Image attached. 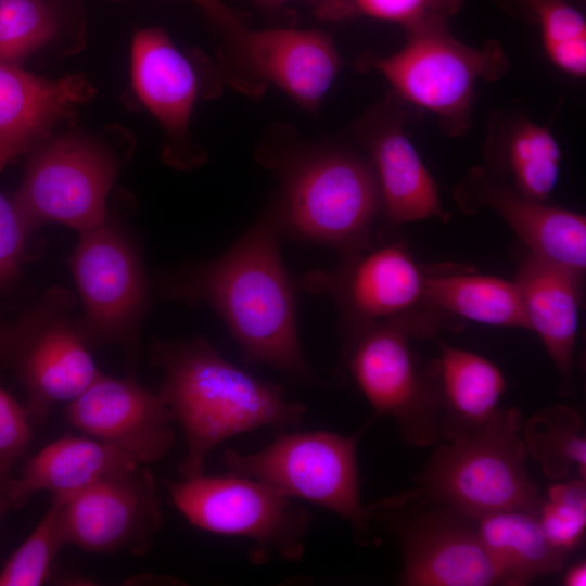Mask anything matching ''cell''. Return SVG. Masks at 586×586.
I'll use <instances>...</instances> for the list:
<instances>
[{
    "label": "cell",
    "mask_w": 586,
    "mask_h": 586,
    "mask_svg": "<svg viewBox=\"0 0 586 586\" xmlns=\"http://www.w3.org/2000/svg\"><path fill=\"white\" fill-rule=\"evenodd\" d=\"M68 266L82 305L75 324L87 346L118 345L132 353L149 306V284L126 234L107 220L80 232Z\"/></svg>",
    "instance_id": "obj_12"
},
{
    "label": "cell",
    "mask_w": 586,
    "mask_h": 586,
    "mask_svg": "<svg viewBox=\"0 0 586 586\" xmlns=\"http://www.w3.org/2000/svg\"><path fill=\"white\" fill-rule=\"evenodd\" d=\"M582 275L530 252L521 262L514 281L522 294L531 330L540 337L563 384L570 380L573 369Z\"/></svg>",
    "instance_id": "obj_21"
},
{
    "label": "cell",
    "mask_w": 586,
    "mask_h": 586,
    "mask_svg": "<svg viewBox=\"0 0 586 586\" xmlns=\"http://www.w3.org/2000/svg\"><path fill=\"white\" fill-rule=\"evenodd\" d=\"M424 293L432 308L484 324L531 330L515 282L470 273L425 275Z\"/></svg>",
    "instance_id": "obj_26"
},
{
    "label": "cell",
    "mask_w": 586,
    "mask_h": 586,
    "mask_svg": "<svg viewBox=\"0 0 586 586\" xmlns=\"http://www.w3.org/2000/svg\"><path fill=\"white\" fill-rule=\"evenodd\" d=\"M522 412L500 408L479 431L441 441L418 476L430 498L469 517L509 510L538 513L544 496L527 474Z\"/></svg>",
    "instance_id": "obj_5"
},
{
    "label": "cell",
    "mask_w": 586,
    "mask_h": 586,
    "mask_svg": "<svg viewBox=\"0 0 586 586\" xmlns=\"http://www.w3.org/2000/svg\"><path fill=\"white\" fill-rule=\"evenodd\" d=\"M86 436L112 445L139 464L161 460L175 442L171 412L157 394L133 378L102 372L65 409Z\"/></svg>",
    "instance_id": "obj_16"
},
{
    "label": "cell",
    "mask_w": 586,
    "mask_h": 586,
    "mask_svg": "<svg viewBox=\"0 0 586 586\" xmlns=\"http://www.w3.org/2000/svg\"><path fill=\"white\" fill-rule=\"evenodd\" d=\"M412 327L392 319L344 329L343 357L375 415L393 418L407 445L424 447L441 442L440 403L431 371L409 347Z\"/></svg>",
    "instance_id": "obj_9"
},
{
    "label": "cell",
    "mask_w": 586,
    "mask_h": 586,
    "mask_svg": "<svg viewBox=\"0 0 586 586\" xmlns=\"http://www.w3.org/2000/svg\"><path fill=\"white\" fill-rule=\"evenodd\" d=\"M131 462L104 442L86 435L63 436L28 459L20 474L5 483V499L9 508L21 509L39 492L72 497L109 471Z\"/></svg>",
    "instance_id": "obj_24"
},
{
    "label": "cell",
    "mask_w": 586,
    "mask_h": 586,
    "mask_svg": "<svg viewBox=\"0 0 586 586\" xmlns=\"http://www.w3.org/2000/svg\"><path fill=\"white\" fill-rule=\"evenodd\" d=\"M179 512L193 526L255 543L283 560L303 557L310 515L293 498L245 476L204 474L166 483Z\"/></svg>",
    "instance_id": "obj_11"
},
{
    "label": "cell",
    "mask_w": 586,
    "mask_h": 586,
    "mask_svg": "<svg viewBox=\"0 0 586 586\" xmlns=\"http://www.w3.org/2000/svg\"><path fill=\"white\" fill-rule=\"evenodd\" d=\"M565 586H585L586 585V564L584 561L571 565L564 576Z\"/></svg>",
    "instance_id": "obj_37"
},
{
    "label": "cell",
    "mask_w": 586,
    "mask_h": 586,
    "mask_svg": "<svg viewBox=\"0 0 586 586\" xmlns=\"http://www.w3.org/2000/svg\"><path fill=\"white\" fill-rule=\"evenodd\" d=\"M31 424L26 408L0 387V487L12 477L14 466L29 446Z\"/></svg>",
    "instance_id": "obj_33"
},
{
    "label": "cell",
    "mask_w": 586,
    "mask_h": 586,
    "mask_svg": "<svg viewBox=\"0 0 586 586\" xmlns=\"http://www.w3.org/2000/svg\"><path fill=\"white\" fill-rule=\"evenodd\" d=\"M93 93L81 75L51 80L0 62V170L72 117Z\"/></svg>",
    "instance_id": "obj_20"
},
{
    "label": "cell",
    "mask_w": 586,
    "mask_h": 586,
    "mask_svg": "<svg viewBox=\"0 0 586 586\" xmlns=\"http://www.w3.org/2000/svg\"><path fill=\"white\" fill-rule=\"evenodd\" d=\"M464 0H347L345 20L355 16L396 23L405 30L432 20H448Z\"/></svg>",
    "instance_id": "obj_32"
},
{
    "label": "cell",
    "mask_w": 586,
    "mask_h": 586,
    "mask_svg": "<svg viewBox=\"0 0 586 586\" xmlns=\"http://www.w3.org/2000/svg\"><path fill=\"white\" fill-rule=\"evenodd\" d=\"M537 519L550 545L569 556L585 535V477L573 476L552 484L543 499Z\"/></svg>",
    "instance_id": "obj_31"
},
{
    "label": "cell",
    "mask_w": 586,
    "mask_h": 586,
    "mask_svg": "<svg viewBox=\"0 0 586 586\" xmlns=\"http://www.w3.org/2000/svg\"><path fill=\"white\" fill-rule=\"evenodd\" d=\"M521 435L527 456L550 479L585 477L586 438L582 416L565 405H550L523 421Z\"/></svg>",
    "instance_id": "obj_27"
},
{
    "label": "cell",
    "mask_w": 586,
    "mask_h": 586,
    "mask_svg": "<svg viewBox=\"0 0 586 586\" xmlns=\"http://www.w3.org/2000/svg\"><path fill=\"white\" fill-rule=\"evenodd\" d=\"M69 497L52 495L44 515L0 570V586H40L66 544L64 506Z\"/></svg>",
    "instance_id": "obj_29"
},
{
    "label": "cell",
    "mask_w": 586,
    "mask_h": 586,
    "mask_svg": "<svg viewBox=\"0 0 586 586\" xmlns=\"http://www.w3.org/2000/svg\"><path fill=\"white\" fill-rule=\"evenodd\" d=\"M484 156L485 167L532 200L546 202L557 183L561 152L556 138L521 113H494Z\"/></svg>",
    "instance_id": "obj_23"
},
{
    "label": "cell",
    "mask_w": 586,
    "mask_h": 586,
    "mask_svg": "<svg viewBox=\"0 0 586 586\" xmlns=\"http://www.w3.org/2000/svg\"><path fill=\"white\" fill-rule=\"evenodd\" d=\"M76 300L62 286L48 290L15 324L0 334V358L27 394L31 423L78 396L99 374L69 313Z\"/></svg>",
    "instance_id": "obj_10"
},
{
    "label": "cell",
    "mask_w": 586,
    "mask_h": 586,
    "mask_svg": "<svg viewBox=\"0 0 586 586\" xmlns=\"http://www.w3.org/2000/svg\"><path fill=\"white\" fill-rule=\"evenodd\" d=\"M28 232L13 202L0 193V284L17 273Z\"/></svg>",
    "instance_id": "obj_34"
},
{
    "label": "cell",
    "mask_w": 586,
    "mask_h": 586,
    "mask_svg": "<svg viewBox=\"0 0 586 586\" xmlns=\"http://www.w3.org/2000/svg\"><path fill=\"white\" fill-rule=\"evenodd\" d=\"M151 361L163 373L157 395L186 436L181 479L204 474L206 458L225 440L260 428L297 426L307 411L281 385L243 371L202 336L155 340Z\"/></svg>",
    "instance_id": "obj_2"
},
{
    "label": "cell",
    "mask_w": 586,
    "mask_h": 586,
    "mask_svg": "<svg viewBox=\"0 0 586 586\" xmlns=\"http://www.w3.org/2000/svg\"><path fill=\"white\" fill-rule=\"evenodd\" d=\"M366 428L349 436L323 431L283 434L256 453L226 449L221 462L230 474L260 481L339 514L366 540L357 467V443Z\"/></svg>",
    "instance_id": "obj_8"
},
{
    "label": "cell",
    "mask_w": 586,
    "mask_h": 586,
    "mask_svg": "<svg viewBox=\"0 0 586 586\" xmlns=\"http://www.w3.org/2000/svg\"><path fill=\"white\" fill-rule=\"evenodd\" d=\"M119 169L107 133H50L29 150L12 202L29 232L51 222L82 232L107 220L106 196Z\"/></svg>",
    "instance_id": "obj_7"
},
{
    "label": "cell",
    "mask_w": 586,
    "mask_h": 586,
    "mask_svg": "<svg viewBox=\"0 0 586 586\" xmlns=\"http://www.w3.org/2000/svg\"><path fill=\"white\" fill-rule=\"evenodd\" d=\"M454 194L466 212L485 207L500 215L530 252L584 272V215L526 198L485 166L471 168Z\"/></svg>",
    "instance_id": "obj_17"
},
{
    "label": "cell",
    "mask_w": 586,
    "mask_h": 586,
    "mask_svg": "<svg viewBox=\"0 0 586 586\" xmlns=\"http://www.w3.org/2000/svg\"><path fill=\"white\" fill-rule=\"evenodd\" d=\"M477 531L499 585H527L562 570L568 558L550 545L535 513L521 510L491 513L477 519Z\"/></svg>",
    "instance_id": "obj_25"
},
{
    "label": "cell",
    "mask_w": 586,
    "mask_h": 586,
    "mask_svg": "<svg viewBox=\"0 0 586 586\" xmlns=\"http://www.w3.org/2000/svg\"><path fill=\"white\" fill-rule=\"evenodd\" d=\"M198 4L207 17L224 31L230 35L242 28L244 25L221 0H192Z\"/></svg>",
    "instance_id": "obj_35"
},
{
    "label": "cell",
    "mask_w": 586,
    "mask_h": 586,
    "mask_svg": "<svg viewBox=\"0 0 586 586\" xmlns=\"http://www.w3.org/2000/svg\"><path fill=\"white\" fill-rule=\"evenodd\" d=\"M425 275L399 242L343 253L331 270L315 269L296 279L300 291L328 294L344 329L398 318H415L425 302Z\"/></svg>",
    "instance_id": "obj_15"
},
{
    "label": "cell",
    "mask_w": 586,
    "mask_h": 586,
    "mask_svg": "<svg viewBox=\"0 0 586 586\" xmlns=\"http://www.w3.org/2000/svg\"><path fill=\"white\" fill-rule=\"evenodd\" d=\"M162 524L152 472L127 463L103 474L64 506L66 544L100 555H145Z\"/></svg>",
    "instance_id": "obj_13"
},
{
    "label": "cell",
    "mask_w": 586,
    "mask_h": 586,
    "mask_svg": "<svg viewBox=\"0 0 586 586\" xmlns=\"http://www.w3.org/2000/svg\"><path fill=\"white\" fill-rule=\"evenodd\" d=\"M403 102L392 92L360 125L380 188L381 212L390 225L444 217L436 184L405 132Z\"/></svg>",
    "instance_id": "obj_18"
},
{
    "label": "cell",
    "mask_w": 586,
    "mask_h": 586,
    "mask_svg": "<svg viewBox=\"0 0 586 586\" xmlns=\"http://www.w3.org/2000/svg\"><path fill=\"white\" fill-rule=\"evenodd\" d=\"M260 3L269 5V7H278L288 0H258Z\"/></svg>",
    "instance_id": "obj_39"
},
{
    "label": "cell",
    "mask_w": 586,
    "mask_h": 586,
    "mask_svg": "<svg viewBox=\"0 0 586 586\" xmlns=\"http://www.w3.org/2000/svg\"><path fill=\"white\" fill-rule=\"evenodd\" d=\"M536 22L544 50L563 73L582 78L586 74V21L565 0H513Z\"/></svg>",
    "instance_id": "obj_28"
},
{
    "label": "cell",
    "mask_w": 586,
    "mask_h": 586,
    "mask_svg": "<svg viewBox=\"0 0 586 586\" xmlns=\"http://www.w3.org/2000/svg\"><path fill=\"white\" fill-rule=\"evenodd\" d=\"M229 78L256 93L273 85L303 109L315 112L342 67L332 37L315 29H249L226 36Z\"/></svg>",
    "instance_id": "obj_14"
},
{
    "label": "cell",
    "mask_w": 586,
    "mask_h": 586,
    "mask_svg": "<svg viewBox=\"0 0 586 586\" xmlns=\"http://www.w3.org/2000/svg\"><path fill=\"white\" fill-rule=\"evenodd\" d=\"M280 218L272 204L219 257L158 281L165 298L204 302L222 319L251 365L309 380L313 371L297 333L296 279L281 256Z\"/></svg>",
    "instance_id": "obj_1"
},
{
    "label": "cell",
    "mask_w": 586,
    "mask_h": 586,
    "mask_svg": "<svg viewBox=\"0 0 586 586\" xmlns=\"http://www.w3.org/2000/svg\"><path fill=\"white\" fill-rule=\"evenodd\" d=\"M318 17L327 21L345 20L347 0H310Z\"/></svg>",
    "instance_id": "obj_36"
},
{
    "label": "cell",
    "mask_w": 586,
    "mask_h": 586,
    "mask_svg": "<svg viewBox=\"0 0 586 586\" xmlns=\"http://www.w3.org/2000/svg\"><path fill=\"white\" fill-rule=\"evenodd\" d=\"M405 34L399 51L366 54L357 67L383 75L400 100L433 113L446 135L463 136L471 126L477 82L496 81L510 67L502 46L492 40L470 47L453 35L448 20L424 22Z\"/></svg>",
    "instance_id": "obj_4"
},
{
    "label": "cell",
    "mask_w": 586,
    "mask_h": 586,
    "mask_svg": "<svg viewBox=\"0 0 586 586\" xmlns=\"http://www.w3.org/2000/svg\"><path fill=\"white\" fill-rule=\"evenodd\" d=\"M131 77L140 101L160 122L168 137V161L190 167L200 160L191 150L190 119L201 91L195 64L161 28L136 34L131 47Z\"/></svg>",
    "instance_id": "obj_19"
},
{
    "label": "cell",
    "mask_w": 586,
    "mask_h": 586,
    "mask_svg": "<svg viewBox=\"0 0 586 586\" xmlns=\"http://www.w3.org/2000/svg\"><path fill=\"white\" fill-rule=\"evenodd\" d=\"M259 158L280 183L271 204L283 235L342 254L372 245L381 194L369 158L334 144L265 151Z\"/></svg>",
    "instance_id": "obj_3"
},
{
    "label": "cell",
    "mask_w": 586,
    "mask_h": 586,
    "mask_svg": "<svg viewBox=\"0 0 586 586\" xmlns=\"http://www.w3.org/2000/svg\"><path fill=\"white\" fill-rule=\"evenodd\" d=\"M372 530L398 543L399 584L492 586L498 574L479 536L477 520L430 498L420 488L365 507Z\"/></svg>",
    "instance_id": "obj_6"
},
{
    "label": "cell",
    "mask_w": 586,
    "mask_h": 586,
    "mask_svg": "<svg viewBox=\"0 0 586 586\" xmlns=\"http://www.w3.org/2000/svg\"><path fill=\"white\" fill-rule=\"evenodd\" d=\"M7 509H9V506L4 495V487H0V517Z\"/></svg>",
    "instance_id": "obj_38"
},
{
    "label": "cell",
    "mask_w": 586,
    "mask_h": 586,
    "mask_svg": "<svg viewBox=\"0 0 586 586\" xmlns=\"http://www.w3.org/2000/svg\"><path fill=\"white\" fill-rule=\"evenodd\" d=\"M441 355L431 374L440 403L441 441L468 436L499 411L505 378L499 368L473 352L438 341Z\"/></svg>",
    "instance_id": "obj_22"
},
{
    "label": "cell",
    "mask_w": 586,
    "mask_h": 586,
    "mask_svg": "<svg viewBox=\"0 0 586 586\" xmlns=\"http://www.w3.org/2000/svg\"><path fill=\"white\" fill-rule=\"evenodd\" d=\"M59 34L58 14L46 1L0 0V62L20 65L53 50Z\"/></svg>",
    "instance_id": "obj_30"
}]
</instances>
